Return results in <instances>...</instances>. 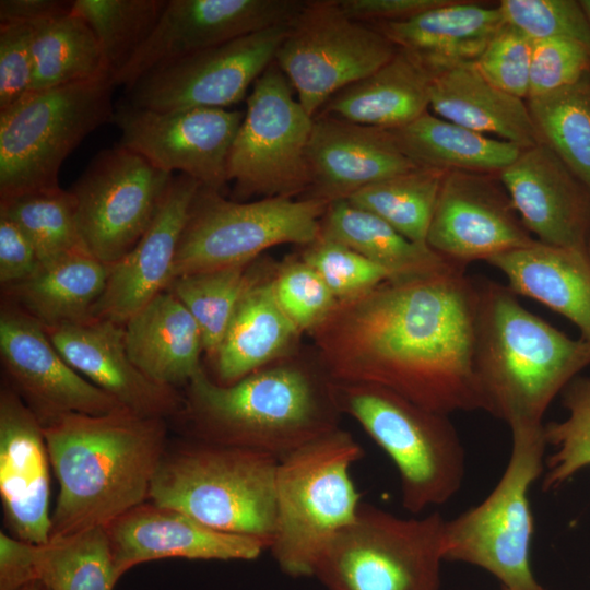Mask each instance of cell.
Returning a JSON list of instances; mask_svg holds the SVG:
<instances>
[{
  "label": "cell",
  "mask_w": 590,
  "mask_h": 590,
  "mask_svg": "<svg viewBox=\"0 0 590 590\" xmlns=\"http://www.w3.org/2000/svg\"><path fill=\"white\" fill-rule=\"evenodd\" d=\"M502 271L514 294L533 298L570 320L590 342L588 251L534 240L487 260Z\"/></svg>",
  "instance_id": "cell-30"
},
{
  "label": "cell",
  "mask_w": 590,
  "mask_h": 590,
  "mask_svg": "<svg viewBox=\"0 0 590 590\" xmlns=\"http://www.w3.org/2000/svg\"><path fill=\"white\" fill-rule=\"evenodd\" d=\"M363 456L352 434L340 427L279 460L268 550L286 575L312 576L329 541L356 518L362 503L351 468Z\"/></svg>",
  "instance_id": "cell-6"
},
{
  "label": "cell",
  "mask_w": 590,
  "mask_h": 590,
  "mask_svg": "<svg viewBox=\"0 0 590 590\" xmlns=\"http://www.w3.org/2000/svg\"><path fill=\"white\" fill-rule=\"evenodd\" d=\"M588 253H589V257H590V241H589V245H588Z\"/></svg>",
  "instance_id": "cell-56"
},
{
  "label": "cell",
  "mask_w": 590,
  "mask_h": 590,
  "mask_svg": "<svg viewBox=\"0 0 590 590\" xmlns=\"http://www.w3.org/2000/svg\"><path fill=\"white\" fill-rule=\"evenodd\" d=\"M445 523L438 511L401 518L361 504L322 550L312 577L328 590H440Z\"/></svg>",
  "instance_id": "cell-9"
},
{
  "label": "cell",
  "mask_w": 590,
  "mask_h": 590,
  "mask_svg": "<svg viewBox=\"0 0 590 590\" xmlns=\"http://www.w3.org/2000/svg\"><path fill=\"white\" fill-rule=\"evenodd\" d=\"M398 48L376 27L349 17L338 0H309L292 23L274 62L315 117L344 87L387 63Z\"/></svg>",
  "instance_id": "cell-13"
},
{
  "label": "cell",
  "mask_w": 590,
  "mask_h": 590,
  "mask_svg": "<svg viewBox=\"0 0 590 590\" xmlns=\"http://www.w3.org/2000/svg\"><path fill=\"white\" fill-rule=\"evenodd\" d=\"M272 284L280 307L303 334L320 324L338 304L321 276L299 253L278 261Z\"/></svg>",
  "instance_id": "cell-43"
},
{
  "label": "cell",
  "mask_w": 590,
  "mask_h": 590,
  "mask_svg": "<svg viewBox=\"0 0 590 590\" xmlns=\"http://www.w3.org/2000/svg\"><path fill=\"white\" fill-rule=\"evenodd\" d=\"M269 20L262 0H168L149 38L113 82L128 91L151 70L260 32Z\"/></svg>",
  "instance_id": "cell-25"
},
{
  "label": "cell",
  "mask_w": 590,
  "mask_h": 590,
  "mask_svg": "<svg viewBox=\"0 0 590 590\" xmlns=\"http://www.w3.org/2000/svg\"><path fill=\"white\" fill-rule=\"evenodd\" d=\"M200 187V182L187 175L173 177L149 228L129 252L109 266L106 286L93 317L125 324L167 288L178 245Z\"/></svg>",
  "instance_id": "cell-22"
},
{
  "label": "cell",
  "mask_w": 590,
  "mask_h": 590,
  "mask_svg": "<svg viewBox=\"0 0 590 590\" xmlns=\"http://www.w3.org/2000/svg\"><path fill=\"white\" fill-rule=\"evenodd\" d=\"M33 28L23 23H0V111L30 92L34 76Z\"/></svg>",
  "instance_id": "cell-48"
},
{
  "label": "cell",
  "mask_w": 590,
  "mask_h": 590,
  "mask_svg": "<svg viewBox=\"0 0 590 590\" xmlns=\"http://www.w3.org/2000/svg\"><path fill=\"white\" fill-rule=\"evenodd\" d=\"M499 178L536 240L588 251L590 191L545 143L523 149Z\"/></svg>",
  "instance_id": "cell-20"
},
{
  "label": "cell",
  "mask_w": 590,
  "mask_h": 590,
  "mask_svg": "<svg viewBox=\"0 0 590 590\" xmlns=\"http://www.w3.org/2000/svg\"><path fill=\"white\" fill-rule=\"evenodd\" d=\"M0 215L16 223L28 236L40 264L87 250L79 232L76 203L70 190L60 187L0 199Z\"/></svg>",
  "instance_id": "cell-39"
},
{
  "label": "cell",
  "mask_w": 590,
  "mask_h": 590,
  "mask_svg": "<svg viewBox=\"0 0 590 590\" xmlns=\"http://www.w3.org/2000/svg\"><path fill=\"white\" fill-rule=\"evenodd\" d=\"M43 429L59 487L49 540L105 528L149 500L167 420L123 410L69 414Z\"/></svg>",
  "instance_id": "cell-3"
},
{
  "label": "cell",
  "mask_w": 590,
  "mask_h": 590,
  "mask_svg": "<svg viewBox=\"0 0 590 590\" xmlns=\"http://www.w3.org/2000/svg\"><path fill=\"white\" fill-rule=\"evenodd\" d=\"M127 352L153 381L186 387L203 368V340L188 309L165 290L123 324Z\"/></svg>",
  "instance_id": "cell-29"
},
{
  "label": "cell",
  "mask_w": 590,
  "mask_h": 590,
  "mask_svg": "<svg viewBox=\"0 0 590 590\" xmlns=\"http://www.w3.org/2000/svg\"><path fill=\"white\" fill-rule=\"evenodd\" d=\"M40 262L28 236L10 219L0 215V284L20 283L35 273Z\"/></svg>",
  "instance_id": "cell-49"
},
{
  "label": "cell",
  "mask_w": 590,
  "mask_h": 590,
  "mask_svg": "<svg viewBox=\"0 0 590 590\" xmlns=\"http://www.w3.org/2000/svg\"><path fill=\"white\" fill-rule=\"evenodd\" d=\"M430 79L428 69L409 52L398 49L375 72L330 97L318 115L397 129L427 111Z\"/></svg>",
  "instance_id": "cell-31"
},
{
  "label": "cell",
  "mask_w": 590,
  "mask_h": 590,
  "mask_svg": "<svg viewBox=\"0 0 590 590\" xmlns=\"http://www.w3.org/2000/svg\"><path fill=\"white\" fill-rule=\"evenodd\" d=\"M534 240L488 174L446 173L426 240L436 253L465 269Z\"/></svg>",
  "instance_id": "cell-18"
},
{
  "label": "cell",
  "mask_w": 590,
  "mask_h": 590,
  "mask_svg": "<svg viewBox=\"0 0 590 590\" xmlns=\"http://www.w3.org/2000/svg\"><path fill=\"white\" fill-rule=\"evenodd\" d=\"M278 261L262 255L241 295L220 349L210 363L211 378L223 386L297 351L303 333L280 307L273 292Z\"/></svg>",
  "instance_id": "cell-26"
},
{
  "label": "cell",
  "mask_w": 590,
  "mask_h": 590,
  "mask_svg": "<svg viewBox=\"0 0 590 590\" xmlns=\"http://www.w3.org/2000/svg\"><path fill=\"white\" fill-rule=\"evenodd\" d=\"M42 583V582H40ZM40 590H49L47 587H45L43 583H42V588Z\"/></svg>",
  "instance_id": "cell-55"
},
{
  "label": "cell",
  "mask_w": 590,
  "mask_h": 590,
  "mask_svg": "<svg viewBox=\"0 0 590 590\" xmlns=\"http://www.w3.org/2000/svg\"><path fill=\"white\" fill-rule=\"evenodd\" d=\"M255 261L179 275L166 288L198 323L209 364L214 359L238 302L252 278Z\"/></svg>",
  "instance_id": "cell-38"
},
{
  "label": "cell",
  "mask_w": 590,
  "mask_h": 590,
  "mask_svg": "<svg viewBox=\"0 0 590 590\" xmlns=\"http://www.w3.org/2000/svg\"><path fill=\"white\" fill-rule=\"evenodd\" d=\"M504 23L498 5L447 1L412 17L373 26L433 72L475 62Z\"/></svg>",
  "instance_id": "cell-27"
},
{
  "label": "cell",
  "mask_w": 590,
  "mask_h": 590,
  "mask_svg": "<svg viewBox=\"0 0 590 590\" xmlns=\"http://www.w3.org/2000/svg\"><path fill=\"white\" fill-rule=\"evenodd\" d=\"M0 358L5 384L43 427L69 414L104 415L127 410L63 358L40 322L4 299L0 309Z\"/></svg>",
  "instance_id": "cell-17"
},
{
  "label": "cell",
  "mask_w": 590,
  "mask_h": 590,
  "mask_svg": "<svg viewBox=\"0 0 590 590\" xmlns=\"http://www.w3.org/2000/svg\"><path fill=\"white\" fill-rule=\"evenodd\" d=\"M479 286L475 369L484 411L510 430L542 428L552 401L590 364V342L530 312L508 286Z\"/></svg>",
  "instance_id": "cell-4"
},
{
  "label": "cell",
  "mask_w": 590,
  "mask_h": 590,
  "mask_svg": "<svg viewBox=\"0 0 590 590\" xmlns=\"http://www.w3.org/2000/svg\"><path fill=\"white\" fill-rule=\"evenodd\" d=\"M342 414L355 420L394 464L402 507L418 515L449 502L465 476V451L449 415L384 387L334 381Z\"/></svg>",
  "instance_id": "cell-7"
},
{
  "label": "cell",
  "mask_w": 590,
  "mask_h": 590,
  "mask_svg": "<svg viewBox=\"0 0 590 590\" xmlns=\"http://www.w3.org/2000/svg\"><path fill=\"white\" fill-rule=\"evenodd\" d=\"M245 111L194 107L158 111L123 101L115 108L113 122L119 128V145L155 167L178 170L202 187L222 191L228 182L229 152Z\"/></svg>",
  "instance_id": "cell-16"
},
{
  "label": "cell",
  "mask_w": 590,
  "mask_h": 590,
  "mask_svg": "<svg viewBox=\"0 0 590 590\" xmlns=\"http://www.w3.org/2000/svg\"><path fill=\"white\" fill-rule=\"evenodd\" d=\"M307 165L310 184L305 197L328 203L417 167L390 130L324 115L314 117Z\"/></svg>",
  "instance_id": "cell-24"
},
{
  "label": "cell",
  "mask_w": 590,
  "mask_h": 590,
  "mask_svg": "<svg viewBox=\"0 0 590 590\" xmlns=\"http://www.w3.org/2000/svg\"><path fill=\"white\" fill-rule=\"evenodd\" d=\"M174 418L187 438L239 447L278 460L338 428L334 380L311 345L223 386L203 367L184 388Z\"/></svg>",
  "instance_id": "cell-2"
},
{
  "label": "cell",
  "mask_w": 590,
  "mask_h": 590,
  "mask_svg": "<svg viewBox=\"0 0 590 590\" xmlns=\"http://www.w3.org/2000/svg\"><path fill=\"white\" fill-rule=\"evenodd\" d=\"M42 583L39 581H34L25 586L22 590H40Z\"/></svg>",
  "instance_id": "cell-53"
},
{
  "label": "cell",
  "mask_w": 590,
  "mask_h": 590,
  "mask_svg": "<svg viewBox=\"0 0 590 590\" xmlns=\"http://www.w3.org/2000/svg\"><path fill=\"white\" fill-rule=\"evenodd\" d=\"M430 73L429 107L436 116L522 150L541 142L528 104L489 83L474 62Z\"/></svg>",
  "instance_id": "cell-28"
},
{
  "label": "cell",
  "mask_w": 590,
  "mask_h": 590,
  "mask_svg": "<svg viewBox=\"0 0 590 590\" xmlns=\"http://www.w3.org/2000/svg\"><path fill=\"white\" fill-rule=\"evenodd\" d=\"M527 104L540 141L590 191V74Z\"/></svg>",
  "instance_id": "cell-37"
},
{
  "label": "cell",
  "mask_w": 590,
  "mask_h": 590,
  "mask_svg": "<svg viewBox=\"0 0 590 590\" xmlns=\"http://www.w3.org/2000/svg\"><path fill=\"white\" fill-rule=\"evenodd\" d=\"M390 132L402 153L416 166L446 173L499 174L522 151L510 142L470 130L428 111Z\"/></svg>",
  "instance_id": "cell-33"
},
{
  "label": "cell",
  "mask_w": 590,
  "mask_h": 590,
  "mask_svg": "<svg viewBox=\"0 0 590 590\" xmlns=\"http://www.w3.org/2000/svg\"><path fill=\"white\" fill-rule=\"evenodd\" d=\"M498 8L506 23L532 40L566 38L590 50V21L576 0H502Z\"/></svg>",
  "instance_id": "cell-45"
},
{
  "label": "cell",
  "mask_w": 590,
  "mask_h": 590,
  "mask_svg": "<svg viewBox=\"0 0 590 590\" xmlns=\"http://www.w3.org/2000/svg\"><path fill=\"white\" fill-rule=\"evenodd\" d=\"M328 205L308 197L228 200L222 191L201 186L178 245L172 280L245 266L282 244L305 247L318 239Z\"/></svg>",
  "instance_id": "cell-11"
},
{
  "label": "cell",
  "mask_w": 590,
  "mask_h": 590,
  "mask_svg": "<svg viewBox=\"0 0 590 590\" xmlns=\"http://www.w3.org/2000/svg\"><path fill=\"white\" fill-rule=\"evenodd\" d=\"M32 28L34 76L30 93L111 78L94 32L72 10Z\"/></svg>",
  "instance_id": "cell-35"
},
{
  "label": "cell",
  "mask_w": 590,
  "mask_h": 590,
  "mask_svg": "<svg viewBox=\"0 0 590 590\" xmlns=\"http://www.w3.org/2000/svg\"><path fill=\"white\" fill-rule=\"evenodd\" d=\"M279 460L255 450L187 438L167 448L149 500L216 530L270 546Z\"/></svg>",
  "instance_id": "cell-5"
},
{
  "label": "cell",
  "mask_w": 590,
  "mask_h": 590,
  "mask_svg": "<svg viewBox=\"0 0 590 590\" xmlns=\"http://www.w3.org/2000/svg\"><path fill=\"white\" fill-rule=\"evenodd\" d=\"M567 416L544 425L546 447L542 489L559 488L574 475L590 467V377H575L562 391Z\"/></svg>",
  "instance_id": "cell-42"
},
{
  "label": "cell",
  "mask_w": 590,
  "mask_h": 590,
  "mask_svg": "<svg viewBox=\"0 0 590 590\" xmlns=\"http://www.w3.org/2000/svg\"><path fill=\"white\" fill-rule=\"evenodd\" d=\"M590 74V50L566 38L534 40L528 99L568 87Z\"/></svg>",
  "instance_id": "cell-47"
},
{
  "label": "cell",
  "mask_w": 590,
  "mask_h": 590,
  "mask_svg": "<svg viewBox=\"0 0 590 590\" xmlns=\"http://www.w3.org/2000/svg\"><path fill=\"white\" fill-rule=\"evenodd\" d=\"M448 0H338L342 11L351 19L378 24L401 21L423 11L441 5Z\"/></svg>",
  "instance_id": "cell-51"
},
{
  "label": "cell",
  "mask_w": 590,
  "mask_h": 590,
  "mask_svg": "<svg viewBox=\"0 0 590 590\" xmlns=\"http://www.w3.org/2000/svg\"><path fill=\"white\" fill-rule=\"evenodd\" d=\"M319 236L351 248L394 278L457 267L428 246L408 239L381 217L347 200L329 203L320 221Z\"/></svg>",
  "instance_id": "cell-34"
},
{
  "label": "cell",
  "mask_w": 590,
  "mask_h": 590,
  "mask_svg": "<svg viewBox=\"0 0 590 590\" xmlns=\"http://www.w3.org/2000/svg\"><path fill=\"white\" fill-rule=\"evenodd\" d=\"M299 256L321 276L338 303L357 298L394 278L351 248L320 236L303 247Z\"/></svg>",
  "instance_id": "cell-44"
},
{
  "label": "cell",
  "mask_w": 590,
  "mask_h": 590,
  "mask_svg": "<svg viewBox=\"0 0 590 590\" xmlns=\"http://www.w3.org/2000/svg\"><path fill=\"white\" fill-rule=\"evenodd\" d=\"M291 25L249 34L155 68L128 90L127 101L158 111L228 108L274 62Z\"/></svg>",
  "instance_id": "cell-15"
},
{
  "label": "cell",
  "mask_w": 590,
  "mask_h": 590,
  "mask_svg": "<svg viewBox=\"0 0 590 590\" xmlns=\"http://www.w3.org/2000/svg\"><path fill=\"white\" fill-rule=\"evenodd\" d=\"M39 544L0 533V590H22L38 581Z\"/></svg>",
  "instance_id": "cell-50"
},
{
  "label": "cell",
  "mask_w": 590,
  "mask_h": 590,
  "mask_svg": "<svg viewBox=\"0 0 590 590\" xmlns=\"http://www.w3.org/2000/svg\"><path fill=\"white\" fill-rule=\"evenodd\" d=\"M510 433V456L497 484L480 504L446 520L445 562L481 568L503 590H547L530 563L534 520L529 492L544 473V426Z\"/></svg>",
  "instance_id": "cell-8"
},
{
  "label": "cell",
  "mask_w": 590,
  "mask_h": 590,
  "mask_svg": "<svg viewBox=\"0 0 590 590\" xmlns=\"http://www.w3.org/2000/svg\"><path fill=\"white\" fill-rule=\"evenodd\" d=\"M580 3L590 21V0H580Z\"/></svg>",
  "instance_id": "cell-54"
},
{
  "label": "cell",
  "mask_w": 590,
  "mask_h": 590,
  "mask_svg": "<svg viewBox=\"0 0 590 590\" xmlns=\"http://www.w3.org/2000/svg\"><path fill=\"white\" fill-rule=\"evenodd\" d=\"M533 43L524 33L505 22L474 66L503 92L528 98Z\"/></svg>",
  "instance_id": "cell-46"
},
{
  "label": "cell",
  "mask_w": 590,
  "mask_h": 590,
  "mask_svg": "<svg viewBox=\"0 0 590 590\" xmlns=\"http://www.w3.org/2000/svg\"><path fill=\"white\" fill-rule=\"evenodd\" d=\"M293 92L275 62L252 85L227 162L236 201L303 198L308 192L307 146L314 117Z\"/></svg>",
  "instance_id": "cell-12"
},
{
  "label": "cell",
  "mask_w": 590,
  "mask_h": 590,
  "mask_svg": "<svg viewBox=\"0 0 590 590\" xmlns=\"http://www.w3.org/2000/svg\"><path fill=\"white\" fill-rule=\"evenodd\" d=\"M446 172L415 167L371 184L347 201L385 220L408 239L427 245Z\"/></svg>",
  "instance_id": "cell-36"
},
{
  "label": "cell",
  "mask_w": 590,
  "mask_h": 590,
  "mask_svg": "<svg viewBox=\"0 0 590 590\" xmlns=\"http://www.w3.org/2000/svg\"><path fill=\"white\" fill-rule=\"evenodd\" d=\"M173 177L119 144L101 151L69 189L86 249L108 266L129 252L152 223Z\"/></svg>",
  "instance_id": "cell-14"
},
{
  "label": "cell",
  "mask_w": 590,
  "mask_h": 590,
  "mask_svg": "<svg viewBox=\"0 0 590 590\" xmlns=\"http://www.w3.org/2000/svg\"><path fill=\"white\" fill-rule=\"evenodd\" d=\"M118 580L104 528L39 546L38 581L49 590H113Z\"/></svg>",
  "instance_id": "cell-40"
},
{
  "label": "cell",
  "mask_w": 590,
  "mask_h": 590,
  "mask_svg": "<svg viewBox=\"0 0 590 590\" xmlns=\"http://www.w3.org/2000/svg\"><path fill=\"white\" fill-rule=\"evenodd\" d=\"M479 305V280L450 267L392 278L339 302L308 335L334 381L377 385L446 415L484 411Z\"/></svg>",
  "instance_id": "cell-1"
},
{
  "label": "cell",
  "mask_w": 590,
  "mask_h": 590,
  "mask_svg": "<svg viewBox=\"0 0 590 590\" xmlns=\"http://www.w3.org/2000/svg\"><path fill=\"white\" fill-rule=\"evenodd\" d=\"M108 271V264L80 250L39 264L28 279L1 287L2 297L45 328L78 323L93 317Z\"/></svg>",
  "instance_id": "cell-32"
},
{
  "label": "cell",
  "mask_w": 590,
  "mask_h": 590,
  "mask_svg": "<svg viewBox=\"0 0 590 590\" xmlns=\"http://www.w3.org/2000/svg\"><path fill=\"white\" fill-rule=\"evenodd\" d=\"M104 529L118 579L150 560H252L269 548L260 539L216 530L180 510L150 500L126 511Z\"/></svg>",
  "instance_id": "cell-19"
},
{
  "label": "cell",
  "mask_w": 590,
  "mask_h": 590,
  "mask_svg": "<svg viewBox=\"0 0 590 590\" xmlns=\"http://www.w3.org/2000/svg\"><path fill=\"white\" fill-rule=\"evenodd\" d=\"M168 0H74L72 12L94 32L114 79L156 26Z\"/></svg>",
  "instance_id": "cell-41"
},
{
  "label": "cell",
  "mask_w": 590,
  "mask_h": 590,
  "mask_svg": "<svg viewBox=\"0 0 590 590\" xmlns=\"http://www.w3.org/2000/svg\"><path fill=\"white\" fill-rule=\"evenodd\" d=\"M50 468L42 424L4 382L0 390V496L5 523L21 541L49 542Z\"/></svg>",
  "instance_id": "cell-21"
},
{
  "label": "cell",
  "mask_w": 590,
  "mask_h": 590,
  "mask_svg": "<svg viewBox=\"0 0 590 590\" xmlns=\"http://www.w3.org/2000/svg\"><path fill=\"white\" fill-rule=\"evenodd\" d=\"M111 78L28 93L0 111V199L60 188L68 155L113 121Z\"/></svg>",
  "instance_id": "cell-10"
},
{
  "label": "cell",
  "mask_w": 590,
  "mask_h": 590,
  "mask_svg": "<svg viewBox=\"0 0 590 590\" xmlns=\"http://www.w3.org/2000/svg\"><path fill=\"white\" fill-rule=\"evenodd\" d=\"M72 4L64 0H1L0 23L33 26L71 12Z\"/></svg>",
  "instance_id": "cell-52"
},
{
  "label": "cell",
  "mask_w": 590,
  "mask_h": 590,
  "mask_svg": "<svg viewBox=\"0 0 590 590\" xmlns=\"http://www.w3.org/2000/svg\"><path fill=\"white\" fill-rule=\"evenodd\" d=\"M45 329L56 349L79 374L127 410L165 420L175 418L181 411L182 392L153 381L131 361L123 324L92 317Z\"/></svg>",
  "instance_id": "cell-23"
}]
</instances>
